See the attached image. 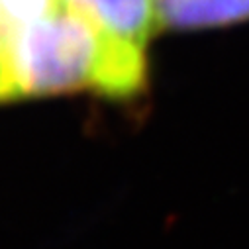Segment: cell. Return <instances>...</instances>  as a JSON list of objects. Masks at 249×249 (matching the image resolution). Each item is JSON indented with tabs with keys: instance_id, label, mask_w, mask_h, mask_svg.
Returning <instances> with one entry per match:
<instances>
[{
	"instance_id": "6da1fadb",
	"label": "cell",
	"mask_w": 249,
	"mask_h": 249,
	"mask_svg": "<svg viewBox=\"0 0 249 249\" xmlns=\"http://www.w3.org/2000/svg\"><path fill=\"white\" fill-rule=\"evenodd\" d=\"M14 98L90 90L130 100L145 90V49L110 37L85 16L57 4L6 32Z\"/></svg>"
},
{
	"instance_id": "277c9868",
	"label": "cell",
	"mask_w": 249,
	"mask_h": 249,
	"mask_svg": "<svg viewBox=\"0 0 249 249\" xmlns=\"http://www.w3.org/2000/svg\"><path fill=\"white\" fill-rule=\"evenodd\" d=\"M59 2L57 0H0V14L8 26H18L51 12Z\"/></svg>"
},
{
	"instance_id": "8992f818",
	"label": "cell",
	"mask_w": 249,
	"mask_h": 249,
	"mask_svg": "<svg viewBox=\"0 0 249 249\" xmlns=\"http://www.w3.org/2000/svg\"><path fill=\"white\" fill-rule=\"evenodd\" d=\"M10 30V26H8V22L4 20V16L0 14V34H4V32H8Z\"/></svg>"
},
{
	"instance_id": "3957f363",
	"label": "cell",
	"mask_w": 249,
	"mask_h": 249,
	"mask_svg": "<svg viewBox=\"0 0 249 249\" xmlns=\"http://www.w3.org/2000/svg\"><path fill=\"white\" fill-rule=\"evenodd\" d=\"M161 30H204L249 20V0H155Z\"/></svg>"
},
{
	"instance_id": "7a4b0ae2",
	"label": "cell",
	"mask_w": 249,
	"mask_h": 249,
	"mask_svg": "<svg viewBox=\"0 0 249 249\" xmlns=\"http://www.w3.org/2000/svg\"><path fill=\"white\" fill-rule=\"evenodd\" d=\"M85 16L110 37L147 49L161 30L155 0H57Z\"/></svg>"
},
{
	"instance_id": "5b68a950",
	"label": "cell",
	"mask_w": 249,
	"mask_h": 249,
	"mask_svg": "<svg viewBox=\"0 0 249 249\" xmlns=\"http://www.w3.org/2000/svg\"><path fill=\"white\" fill-rule=\"evenodd\" d=\"M0 100H14V89L6 57V32L0 34Z\"/></svg>"
}]
</instances>
